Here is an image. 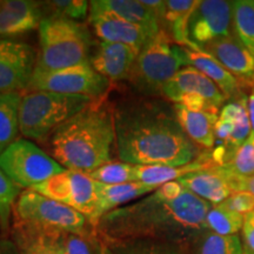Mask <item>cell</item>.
I'll use <instances>...</instances> for the list:
<instances>
[{
    "label": "cell",
    "mask_w": 254,
    "mask_h": 254,
    "mask_svg": "<svg viewBox=\"0 0 254 254\" xmlns=\"http://www.w3.org/2000/svg\"><path fill=\"white\" fill-rule=\"evenodd\" d=\"M198 4L199 0H166V11L161 23L166 25L167 34L178 45L192 49L189 39V23Z\"/></svg>",
    "instance_id": "obj_24"
},
{
    "label": "cell",
    "mask_w": 254,
    "mask_h": 254,
    "mask_svg": "<svg viewBox=\"0 0 254 254\" xmlns=\"http://www.w3.org/2000/svg\"><path fill=\"white\" fill-rule=\"evenodd\" d=\"M0 170L19 189L31 190L65 168L39 146L23 138L0 155Z\"/></svg>",
    "instance_id": "obj_8"
},
{
    "label": "cell",
    "mask_w": 254,
    "mask_h": 254,
    "mask_svg": "<svg viewBox=\"0 0 254 254\" xmlns=\"http://www.w3.org/2000/svg\"><path fill=\"white\" fill-rule=\"evenodd\" d=\"M43 8H46L47 17L66 18L78 21L86 18L90 9V2L86 0H51L41 2Z\"/></svg>",
    "instance_id": "obj_35"
},
{
    "label": "cell",
    "mask_w": 254,
    "mask_h": 254,
    "mask_svg": "<svg viewBox=\"0 0 254 254\" xmlns=\"http://www.w3.org/2000/svg\"><path fill=\"white\" fill-rule=\"evenodd\" d=\"M1 2H2V1H0V5H1Z\"/></svg>",
    "instance_id": "obj_46"
},
{
    "label": "cell",
    "mask_w": 254,
    "mask_h": 254,
    "mask_svg": "<svg viewBox=\"0 0 254 254\" xmlns=\"http://www.w3.org/2000/svg\"><path fill=\"white\" fill-rule=\"evenodd\" d=\"M114 254H189L190 246L172 241L134 239L105 241Z\"/></svg>",
    "instance_id": "obj_26"
},
{
    "label": "cell",
    "mask_w": 254,
    "mask_h": 254,
    "mask_svg": "<svg viewBox=\"0 0 254 254\" xmlns=\"http://www.w3.org/2000/svg\"><path fill=\"white\" fill-rule=\"evenodd\" d=\"M187 66H192L204 73L219 87L225 97L231 98L238 93L240 88V80L227 71L220 63L204 51L185 47Z\"/></svg>",
    "instance_id": "obj_23"
},
{
    "label": "cell",
    "mask_w": 254,
    "mask_h": 254,
    "mask_svg": "<svg viewBox=\"0 0 254 254\" xmlns=\"http://www.w3.org/2000/svg\"><path fill=\"white\" fill-rule=\"evenodd\" d=\"M218 166L220 167L222 174L227 179L233 192H249L254 195V176L241 177L232 173L225 166H221V165H218Z\"/></svg>",
    "instance_id": "obj_38"
},
{
    "label": "cell",
    "mask_w": 254,
    "mask_h": 254,
    "mask_svg": "<svg viewBox=\"0 0 254 254\" xmlns=\"http://www.w3.org/2000/svg\"><path fill=\"white\" fill-rule=\"evenodd\" d=\"M101 244L99 233L81 234L62 232L60 233V246L63 254H97Z\"/></svg>",
    "instance_id": "obj_34"
},
{
    "label": "cell",
    "mask_w": 254,
    "mask_h": 254,
    "mask_svg": "<svg viewBox=\"0 0 254 254\" xmlns=\"http://www.w3.org/2000/svg\"><path fill=\"white\" fill-rule=\"evenodd\" d=\"M94 99L87 95L28 91L21 95L19 131L25 139L43 141Z\"/></svg>",
    "instance_id": "obj_5"
},
{
    "label": "cell",
    "mask_w": 254,
    "mask_h": 254,
    "mask_svg": "<svg viewBox=\"0 0 254 254\" xmlns=\"http://www.w3.org/2000/svg\"><path fill=\"white\" fill-rule=\"evenodd\" d=\"M41 2L6 0L0 5V37L8 39L39 28L43 20Z\"/></svg>",
    "instance_id": "obj_14"
},
{
    "label": "cell",
    "mask_w": 254,
    "mask_h": 254,
    "mask_svg": "<svg viewBox=\"0 0 254 254\" xmlns=\"http://www.w3.org/2000/svg\"><path fill=\"white\" fill-rule=\"evenodd\" d=\"M185 66V47L161 30L139 52L126 80L138 93H161L165 85Z\"/></svg>",
    "instance_id": "obj_6"
},
{
    "label": "cell",
    "mask_w": 254,
    "mask_h": 254,
    "mask_svg": "<svg viewBox=\"0 0 254 254\" xmlns=\"http://www.w3.org/2000/svg\"><path fill=\"white\" fill-rule=\"evenodd\" d=\"M241 231H243L244 246L254 252V211L244 215V224Z\"/></svg>",
    "instance_id": "obj_39"
},
{
    "label": "cell",
    "mask_w": 254,
    "mask_h": 254,
    "mask_svg": "<svg viewBox=\"0 0 254 254\" xmlns=\"http://www.w3.org/2000/svg\"><path fill=\"white\" fill-rule=\"evenodd\" d=\"M34 192L68 206L71 198V176L69 171L65 170L63 173L51 177L39 185L31 189Z\"/></svg>",
    "instance_id": "obj_33"
},
{
    "label": "cell",
    "mask_w": 254,
    "mask_h": 254,
    "mask_svg": "<svg viewBox=\"0 0 254 254\" xmlns=\"http://www.w3.org/2000/svg\"><path fill=\"white\" fill-rule=\"evenodd\" d=\"M212 205L189 190L176 199L157 190L100 218L97 231L104 241L154 239L190 246L206 230Z\"/></svg>",
    "instance_id": "obj_1"
},
{
    "label": "cell",
    "mask_w": 254,
    "mask_h": 254,
    "mask_svg": "<svg viewBox=\"0 0 254 254\" xmlns=\"http://www.w3.org/2000/svg\"><path fill=\"white\" fill-rule=\"evenodd\" d=\"M110 87L111 81L95 71L88 60L57 71L34 72L26 91L87 95L98 99L106 97Z\"/></svg>",
    "instance_id": "obj_9"
},
{
    "label": "cell",
    "mask_w": 254,
    "mask_h": 254,
    "mask_svg": "<svg viewBox=\"0 0 254 254\" xmlns=\"http://www.w3.org/2000/svg\"><path fill=\"white\" fill-rule=\"evenodd\" d=\"M0 232H1V227H0Z\"/></svg>",
    "instance_id": "obj_45"
},
{
    "label": "cell",
    "mask_w": 254,
    "mask_h": 254,
    "mask_svg": "<svg viewBox=\"0 0 254 254\" xmlns=\"http://www.w3.org/2000/svg\"><path fill=\"white\" fill-rule=\"evenodd\" d=\"M178 182L211 205L221 204L233 193L218 165L187 174Z\"/></svg>",
    "instance_id": "obj_17"
},
{
    "label": "cell",
    "mask_w": 254,
    "mask_h": 254,
    "mask_svg": "<svg viewBox=\"0 0 254 254\" xmlns=\"http://www.w3.org/2000/svg\"><path fill=\"white\" fill-rule=\"evenodd\" d=\"M21 93L0 94V155L18 140Z\"/></svg>",
    "instance_id": "obj_27"
},
{
    "label": "cell",
    "mask_w": 254,
    "mask_h": 254,
    "mask_svg": "<svg viewBox=\"0 0 254 254\" xmlns=\"http://www.w3.org/2000/svg\"><path fill=\"white\" fill-rule=\"evenodd\" d=\"M192 254H244V246L237 236H219L204 231L190 245Z\"/></svg>",
    "instance_id": "obj_28"
},
{
    "label": "cell",
    "mask_w": 254,
    "mask_h": 254,
    "mask_svg": "<svg viewBox=\"0 0 254 254\" xmlns=\"http://www.w3.org/2000/svg\"><path fill=\"white\" fill-rule=\"evenodd\" d=\"M13 219L49 231L81 236L97 232L90 220L74 208L32 190H25L19 194L14 204Z\"/></svg>",
    "instance_id": "obj_7"
},
{
    "label": "cell",
    "mask_w": 254,
    "mask_h": 254,
    "mask_svg": "<svg viewBox=\"0 0 254 254\" xmlns=\"http://www.w3.org/2000/svg\"><path fill=\"white\" fill-rule=\"evenodd\" d=\"M69 176H71V198L68 206L85 215L95 227L94 215L98 200L97 187H95L97 183L92 180L86 173L69 171Z\"/></svg>",
    "instance_id": "obj_25"
},
{
    "label": "cell",
    "mask_w": 254,
    "mask_h": 254,
    "mask_svg": "<svg viewBox=\"0 0 254 254\" xmlns=\"http://www.w3.org/2000/svg\"><path fill=\"white\" fill-rule=\"evenodd\" d=\"M215 165L212 160L211 153L200 154L198 159L184 166H163V165H145L135 166L134 176L135 182L145 185L158 187L170 182H176L187 174L198 172L209 166Z\"/></svg>",
    "instance_id": "obj_21"
},
{
    "label": "cell",
    "mask_w": 254,
    "mask_h": 254,
    "mask_svg": "<svg viewBox=\"0 0 254 254\" xmlns=\"http://www.w3.org/2000/svg\"><path fill=\"white\" fill-rule=\"evenodd\" d=\"M186 93L201 95L218 109H220L226 100V97L217 85L192 66L183 67L161 90V94L174 103H177L180 95Z\"/></svg>",
    "instance_id": "obj_15"
},
{
    "label": "cell",
    "mask_w": 254,
    "mask_h": 254,
    "mask_svg": "<svg viewBox=\"0 0 254 254\" xmlns=\"http://www.w3.org/2000/svg\"><path fill=\"white\" fill-rule=\"evenodd\" d=\"M174 114L185 134L195 145L204 148H212L215 141L214 127L218 114L192 111L183 105H174Z\"/></svg>",
    "instance_id": "obj_22"
},
{
    "label": "cell",
    "mask_w": 254,
    "mask_h": 254,
    "mask_svg": "<svg viewBox=\"0 0 254 254\" xmlns=\"http://www.w3.org/2000/svg\"><path fill=\"white\" fill-rule=\"evenodd\" d=\"M233 127H234L233 123L228 122V120L218 118V122L215 124V127H214L215 138L220 139V140H224L227 144L231 138L232 131H233Z\"/></svg>",
    "instance_id": "obj_40"
},
{
    "label": "cell",
    "mask_w": 254,
    "mask_h": 254,
    "mask_svg": "<svg viewBox=\"0 0 254 254\" xmlns=\"http://www.w3.org/2000/svg\"><path fill=\"white\" fill-rule=\"evenodd\" d=\"M38 30L40 51L34 72L57 71L90 60L91 34L79 21L44 17Z\"/></svg>",
    "instance_id": "obj_4"
},
{
    "label": "cell",
    "mask_w": 254,
    "mask_h": 254,
    "mask_svg": "<svg viewBox=\"0 0 254 254\" xmlns=\"http://www.w3.org/2000/svg\"><path fill=\"white\" fill-rule=\"evenodd\" d=\"M232 36H234L232 1L199 0L189 23L192 49L199 50L206 44Z\"/></svg>",
    "instance_id": "obj_10"
},
{
    "label": "cell",
    "mask_w": 254,
    "mask_h": 254,
    "mask_svg": "<svg viewBox=\"0 0 254 254\" xmlns=\"http://www.w3.org/2000/svg\"><path fill=\"white\" fill-rule=\"evenodd\" d=\"M199 50L213 57L240 81L254 82V57L236 36L220 38Z\"/></svg>",
    "instance_id": "obj_13"
},
{
    "label": "cell",
    "mask_w": 254,
    "mask_h": 254,
    "mask_svg": "<svg viewBox=\"0 0 254 254\" xmlns=\"http://www.w3.org/2000/svg\"><path fill=\"white\" fill-rule=\"evenodd\" d=\"M221 166H225L238 176H254V135L251 134L250 138L234 152L231 160Z\"/></svg>",
    "instance_id": "obj_36"
},
{
    "label": "cell",
    "mask_w": 254,
    "mask_h": 254,
    "mask_svg": "<svg viewBox=\"0 0 254 254\" xmlns=\"http://www.w3.org/2000/svg\"><path fill=\"white\" fill-rule=\"evenodd\" d=\"M244 224V215L222 204L212 205L206 215V230L219 236H236Z\"/></svg>",
    "instance_id": "obj_30"
},
{
    "label": "cell",
    "mask_w": 254,
    "mask_h": 254,
    "mask_svg": "<svg viewBox=\"0 0 254 254\" xmlns=\"http://www.w3.org/2000/svg\"><path fill=\"white\" fill-rule=\"evenodd\" d=\"M11 239L21 254H63L60 246L62 232L49 231L13 219Z\"/></svg>",
    "instance_id": "obj_18"
},
{
    "label": "cell",
    "mask_w": 254,
    "mask_h": 254,
    "mask_svg": "<svg viewBox=\"0 0 254 254\" xmlns=\"http://www.w3.org/2000/svg\"><path fill=\"white\" fill-rule=\"evenodd\" d=\"M20 190L0 170V227L2 236H6L11 230L14 204L21 193Z\"/></svg>",
    "instance_id": "obj_32"
},
{
    "label": "cell",
    "mask_w": 254,
    "mask_h": 254,
    "mask_svg": "<svg viewBox=\"0 0 254 254\" xmlns=\"http://www.w3.org/2000/svg\"><path fill=\"white\" fill-rule=\"evenodd\" d=\"M90 7L107 11L133 25L144 28L155 37L161 31V24L157 15L141 0H93Z\"/></svg>",
    "instance_id": "obj_20"
},
{
    "label": "cell",
    "mask_w": 254,
    "mask_h": 254,
    "mask_svg": "<svg viewBox=\"0 0 254 254\" xmlns=\"http://www.w3.org/2000/svg\"><path fill=\"white\" fill-rule=\"evenodd\" d=\"M247 111H249V119L251 124V134L254 135V90L247 98Z\"/></svg>",
    "instance_id": "obj_42"
},
{
    "label": "cell",
    "mask_w": 254,
    "mask_h": 254,
    "mask_svg": "<svg viewBox=\"0 0 254 254\" xmlns=\"http://www.w3.org/2000/svg\"><path fill=\"white\" fill-rule=\"evenodd\" d=\"M244 254H254V252H252V251H250L249 249H246V247L244 246Z\"/></svg>",
    "instance_id": "obj_44"
},
{
    "label": "cell",
    "mask_w": 254,
    "mask_h": 254,
    "mask_svg": "<svg viewBox=\"0 0 254 254\" xmlns=\"http://www.w3.org/2000/svg\"><path fill=\"white\" fill-rule=\"evenodd\" d=\"M232 11L234 36L254 57V0L232 1Z\"/></svg>",
    "instance_id": "obj_29"
},
{
    "label": "cell",
    "mask_w": 254,
    "mask_h": 254,
    "mask_svg": "<svg viewBox=\"0 0 254 254\" xmlns=\"http://www.w3.org/2000/svg\"><path fill=\"white\" fill-rule=\"evenodd\" d=\"M97 254H114V253L112 252V250L110 249L109 245H107V244L105 243L103 239H101V244H100L99 250H98Z\"/></svg>",
    "instance_id": "obj_43"
},
{
    "label": "cell",
    "mask_w": 254,
    "mask_h": 254,
    "mask_svg": "<svg viewBox=\"0 0 254 254\" xmlns=\"http://www.w3.org/2000/svg\"><path fill=\"white\" fill-rule=\"evenodd\" d=\"M0 254H21L18 246L11 238L0 236Z\"/></svg>",
    "instance_id": "obj_41"
},
{
    "label": "cell",
    "mask_w": 254,
    "mask_h": 254,
    "mask_svg": "<svg viewBox=\"0 0 254 254\" xmlns=\"http://www.w3.org/2000/svg\"><path fill=\"white\" fill-rule=\"evenodd\" d=\"M95 187H97L98 199L94 215L95 227L98 226L100 218L109 212L128 205L133 200L153 193L157 190V187L145 185V184L138 182L118 184V185H105V184L97 183Z\"/></svg>",
    "instance_id": "obj_19"
},
{
    "label": "cell",
    "mask_w": 254,
    "mask_h": 254,
    "mask_svg": "<svg viewBox=\"0 0 254 254\" xmlns=\"http://www.w3.org/2000/svg\"><path fill=\"white\" fill-rule=\"evenodd\" d=\"M36 51L28 44L0 39V94L27 90L37 66Z\"/></svg>",
    "instance_id": "obj_11"
},
{
    "label": "cell",
    "mask_w": 254,
    "mask_h": 254,
    "mask_svg": "<svg viewBox=\"0 0 254 254\" xmlns=\"http://www.w3.org/2000/svg\"><path fill=\"white\" fill-rule=\"evenodd\" d=\"M221 204L231 211L246 215L254 211V195L249 192H233Z\"/></svg>",
    "instance_id": "obj_37"
},
{
    "label": "cell",
    "mask_w": 254,
    "mask_h": 254,
    "mask_svg": "<svg viewBox=\"0 0 254 254\" xmlns=\"http://www.w3.org/2000/svg\"><path fill=\"white\" fill-rule=\"evenodd\" d=\"M90 20L101 41L128 45L140 52L152 37L144 28L133 25L107 11L90 7Z\"/></svg>",
    "instance_id": "obj_12"
},
{
    "label": "cell",
    "mask_w": 254,
    "mask_h": 254,
    "mask_svg": "<svg viewBox=\"0 0 254 254\" xmlns=\"http://www.w3.org/2000/svg\"><path fill=\"white\" fill-rule=\"evenodd\" d=\"M104 99H94L49 136L50 155L65 170L87 174L112 161L114 110Z\"/></svg>",
    "instance_id": "obj_3"
},
{
    "label": "cell",
    "mask_w": 254,
    "mask_h": 254,
    "mask_svg": "<svg viewBox=\"0 0 254 254\" xmlns=\"http://www.w3.org/2000/svg\"><path fill=\"white\" fill-rule=\"evenodd\" d=\"M116 148L124 163L145 166H184L200 150L174 116L142 100L124 101L114 109Z\"/></svg>",
    "instance_id": "obj_2"
},
{
    "label": "cell",
    "mask_w": 254,
    "mask_h": 254,
    "mask_svg": "<svg viewBox=\"0 0 254 254\" xmlns=\"http://www.w3.org/2000/svg\"><path fill=\"white\" fill-rule=\"evenodd\" d=\"M135 165L124 163L122 160L110 161L87 173V176L94 182L105 185H118L135 182Z\"/></svg>",
    "instance_id": "obj_31"
},
{
    "label": "cell",
    "mask_w": 254,
    "mask_h": 254,
    "mask_svg": "<svg viewBox=\"0 0 254 254\" xmlns=\"http://www.w3.org/2000/svg\"><path fill=\"white\" fill-rule=\"evenodd\" d=\"M139 52L124 44L101 41L90 63L95 71L110 81L126 80Z\"/></svg>",
    "instance_id": "obj_16"
}]
</instances>
